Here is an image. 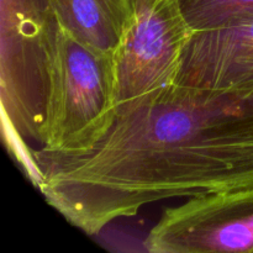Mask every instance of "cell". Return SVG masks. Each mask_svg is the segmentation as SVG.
I'll list each match as a JSON object with an SVG mask.
<instances>
[{
  "mask_svg": "<svg viewBox=\"0 0 253 253\" xmlns=\"http://www.w3.org/2000/svg\"><path fill=\"white\" fill-rule=\"evenodd\" d=\"M175 83L224 90L253 86V16L193 32Z\"/></svg>",
  "mask_w": 253,
  "mask_h": 253,
  "instance_id": "8992f818",
  "label": "cell"
},
{
  "mask_svg": "<svg viewBox=\"0 0 253 253\" xmlns=\"http://www.w3.org/2000/svg\"><path fill=\"white\" fill-rule=\"evenodd\" d=\"M145 245L152 253H253V188L167 208Z\"/></svg>",
  "mask_w": 253,
  "mask_h": 253,
  "instance_id": "5b68a950",
  "label": "cell"
},
{
  "mask_svg": "<svg viewBox=\"0 0 253 253\" xmlns=\"http://www.w3.org/2000/svg\"><path fill=\"white\" fill-rule=\"evenodd\" d=\"M56 17L49 0H0V99L9 141L25 155L30 178V142L39 145L44 115L47 69Z\"/></svg>",
  "mask_w": 253,
  "mask_h": 253,
  "instance_id": "3957f363",
  "label": "cell"
},
{
  "mask_svg": "<svg viewBox=\"0 0 253 253\" xmlns=\"http://www.w3.org/2000/svg\"><path fill=\"white\" fill-rule=\"evenodd\" d=\"M57 22L85 46L115 56L133 20L131 0H49Z\"/></svg>",
  "mask_w": 253,
  "mask_h": 253,
  "instance_id": "52a82bcc",
  "label": "cell"
},
{
  "mask_svg": "<svg viewBox=\"0 0 253 253\" xmlns=\"http://www.w3.org/2000/svg\"><path fill=\"white\" fill-rule=\"evenodd\" d=\"M180 5L194 31L253 16V0H180Z\"/></svg>",
  "mask_w": 253,
  "mask_h": 253,
  "instance_id": "ba28073f",
  "label": "cell"
},
{
  "mask_svg": "<svg viewBox=\"0 0 253 253\" xmlns=\"http://www.w3.org/2000/svg\"><path fill=\"white\" fill-rule=\"evenodd\" d=\"M31 157L47 204L88 235L155 202L253 188V86L174 83L119 105L89 152Z\"/></svg>",
  "mask_w": 253,
  "mask_h": 253,
  "instance_id": "6da1fadb",
  "label": "cell"
},
{
  "mask_svg": "<svg viewBox=\"0 0 253 253\" xmlns=\"http://www.w3.org/2000/svg\"><path fill=\"white\" fill-rule=\"evenodd\" d=\"M133 20L115 53L118 104L177 82L194 30L180 0H131Z\"/></svg>",
  "mask_w": 253,
  "mask_h": 253,
  "instance_id": "277c9868",
  "label": "cell"
},
{
  "mask_svg": "<svg viewBox=\"0 0 253 253\" xmlns=\"http://www.w3.org/2000/svg\"><path fill=\"white\" fill-rule=\"evenodd\" d=\"M118 108L115 56L85 46L56 20L37 151L89 152L111 127Z\"/></svg>",
  "mask_w": 253,
  "mask_h": 253,
  "instance_id": "7a4b0ae2",
  "label": "cell"
}]
</instances>
